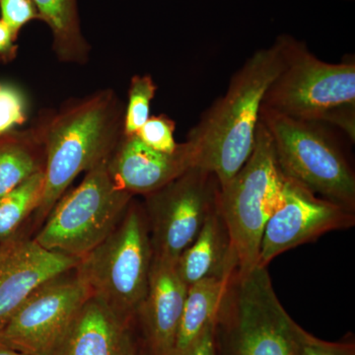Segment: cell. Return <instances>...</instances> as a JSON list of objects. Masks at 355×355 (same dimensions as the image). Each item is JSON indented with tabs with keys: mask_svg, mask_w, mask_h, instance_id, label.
<instances>
[{
	"mask_svg": "<svg viewBox=\"0 0 355 355\" xmlns=\"http://www.w3.org/2000/svg\"><path fill=\"white\" fill-rule=\"evenodd\" d=\"M282 171L319 197L355 212V173L335 133L324 123L261 108Z\"/></svg>",
	"mask_w": 355,
	"mask_h": 355,
	"instance_id": "cell-6",
	"label": "cell"
},
{
	"mask_svg": "<svg viewBox=\"0 0 355 355\" xmlns=\"http://www.w3.org/2000/svg\"><path fill=\"white\" fill-rule=\"evenodd\" d=\"M44 187V170L0 198V243L13 238L33 212H37Z\"/></svg>",
	"mask_w": 355,
	"mask_h": 355,
	"instance_id": "cell-20",
	"label": "cell"
},
{
	"mask_svg": "<svg viewBox=\"0 0 355 355\" xmlns=\"http://www.w3.org/2000/svg\"><path fill=\"white\" fill-rule=\"evenodd\" d=\"M0 19L3 20L16 36L33 20H40L38 9L33 0H0Z\"/></svg>",
	"mask_w": 355,
	"mask_h": 355,
	"instance_id": "cell-24",
	"label": "cell"
},
{
	"mask_svg": "<svg viewBox=\"0 0 355 355\" xmlns=\"http://www.w3.org/2000/svg\"><path fill=\"white\" fill-rule=\"evenodd\" d=\"M232 273L202 279L188 287L173 352L190 347L214 322Z\"/></svg>",
	"mask_w": 355,
	"mask_h": 355,
	"instance_id": "cell-19",
	"label": "cell"
},
{
	"mask_svg": "<svg viewBox=\"0 0 355 355\" xmlns=\"http://www.w3.org/2000/svg\"><path fill=\"white\" fill-rule=\"evenodd\" d=\"M286 183L272 137L260 121L251 155L235 176L220 187L219 195V209L239 270L258 265L266 222L279 205Z\"/></svg>",
	"mask_w": 355,
	"mask_h": 355,
	"instance_id": "cell-7",
	"label": "cell"
},
{
	"mask_svg": "<svg viewBox=\"0 0 355 355\" xmlns=\"http://www.w3.org/2000/svg\"><path fill=\"white\" fill-rule=\"evenodd\" d=\"M170 355H216L214 343V322L203 331L197 342L183 352H174Z\"/></svg>",
	"mask_w": 355,
	"mask_h": 355,
	"instance_id": "cell-27",
	"label": "cell"
},
{
	"mask_svg": "<svg viewBox=\"0 0 355 355\" xmlns=\"http://www.w3.org/2000/svg\"><path fill=\"white\" fill-rule=\"evenodd\" d=\"M108 161L86 172L83 181L60 198L35 241L81 260L113 232L133 196L114 184Z\"/></svg>",
	"mask_w": 355,
	"mask_h": 355,
	"instance_id": "cell-8",
	"label": "cell"
},
{
	"mask_svg": "<svg viewBox=\"0 0 355 355\" xmlns=\"http://www.w3.org/2000/svg\"><path fill=\"white\" fill-rule=\"evenodd\" d=\"M302 355H355L354 336L349 335L338 342H327L305 331Z\"/></svg>",
	"mask_w": 355,
	"mask_h": 355,
	"instance_id": "cell-25",
	"label": "cell"
},
{
	"mask_svg": "<svg viewBox=\"0 0 355 355\" xmlns=\"http://www.w3.org/2000/svg\"><path fill=\"white\" fill-rule=\"evenodd\" d=\"M121 355H142L139 345L133 340L130 336V330L123 340V347H121Z\"/></svg>",
	"mask_w": 355,
	"mask_h": 355,
	"instance_id": "cell-28",
	"label": "cell"
},
{
	"mask_svg": "<svg viewBox=\"0 0 355 355\" xmlns=\"http://www.w3.org/2000/svg\"><path fill=\"white\" fill-rule=\"evenodd\" d=\"M187 292L176 263L153 257L148 289L133 319L141 334L142 355L172 354Z\"/></svg>",
	"mask_w": 355,
	"mask_h": 355,
	"instance_id": "cell-14",
	"label": "cell"
},
{
	"mask_svg": "<svg viewBox=\"0 0 355 355\" xmlns=\"http://www.w3.org/2000/svg\"><path fill=\"white\" fill-rule=\"evenodd\" d=\"M197 149L186 140L172 153L146 146L137 135H123L108 161L114 184L132 196L150 195L197 166Z\"/></svg>",
	"mask_w": 355,
	"mask_h": 355,
	"instance_id": "cell-13",
	"label": "cell"
},
{
	"mask_svg": "<svg viewBox=\"0 0 355 355\" xmlns=\"http://www.w3.org/2000/svg\"><path fill=\"white\" fill-rule=\"evenodd\" d=\"M40 20L50 28L53 49L64 64L88 62L90 44L84 37L77 0H33Z\"/></svg>",
	"mask_w": 355,
	"mask_h": 355,
	"instance_id": "cell-17",
	"label": "cell"
},
{
	"mask_svg": "<svg viewBox=\"0 0 355 355\" xmlns=\"http://www.w3.org/2000/svg\"><path fill=\"white\" fill-rule=\"evenodd\" d=\"M91 297L74 270L33 292L0 330V343L27 355H51Z\"/></svg>",
	"mask_w": 355,
	"mask_h": 355,
	"instance_id": "cell-10",
	"label": "cell"
},
{
	"mask_svg": "<svg viewBox=\"0 0 355 355\" xmlns=\"http://www.w3.org/2000/svg\"><path fill=\"white\" fill-rule=\"evenodd\" d=\"M41 127L0 135V198L44 170Z\"/></svg>",
	"mask_w": 355,
	"mask_h": 355,
	"instance_id": "cell-18",
	"label": "cell"
},
{
	"mask_svg": "<svg viewBox=\"0 0 355 355\" xmlns=\"http://www.w3.org/2000/svg\"><path fill=\"white\" fill-rule=\"evenodd\" d=\"M128 330L108 307L90 297L51 355H121Z\"/></svg>",
	"mask_w": 355,
	"mask_h": 355,
	"instance_id": "cell-15",
	"label": "cell"
},
{
	"mask_svg": "<svg viewBox=\"0 0 355 355\" xmlns=\"http://www.w3.org/2000/svg\"><path fill=\"white\" fill-rule=\"evenodd\" d=\"M284 65L266 90L261 108L342 130L355 141V60L330 64L289 35L275 40Z\"/></svg>",
	"mask_w": 355,
	"mask_h": 355,
	"instance_id": "cell-3",
	"label": "cell"
},
{
	"mask_svg": "<svg viewBox=\"0 0 355 355\" xmlns=\"http://www.w3.org/2000/svg\"><path fill=\"white\" fill-rule=\"evenodd\" d=\"M304 331L280 303L266 266L236 268L214 320L216 355H302Z\"/></svg>",
	"mask_w": 355,
	"mask_h": 355,
	"instance_id": "cell-4",
	"label": "cell"
},
{
	"mask_svg": "<svg viewBox=\"0 0 355 355\" xmlns=\"http://www.w3.org/2000/svg\"><path fill=\"white\" fill-rule=\"evenodd\" d=\"M153 260L144 205L130 202L120 223L76 268L91 297L130 326L148 289Z\"/></svg>",
	"mask_w": 355,
	"mask_h": 355,
	"instance_id": "cell-5",
	"label": "cell"
},
{
	"mask_svg": "<svg viewBox=\"0 0 355 355\" xmlns=\"http://www.w3.org/2000/svg\"><path fill=\"white\" fill-rule=\"evenodd\" d=\"M28 120V102L17 86L0 83V135L13 132Z\"/></svg>",
	"mask_w": 355,
	"mask_h": 355,
	"instance_id": "cell-22",
	"label": "cell"
},
{
	"mask_svg": "<svg viewBox=\"0 0 355 355\" xmlns=\"http://www.w3.org/2000/svg\"><path fill=\"white\" fill-rule=\"evenodd\" d=\"M123 112L113 90L99 91L62 110L41 127L44 153V220L80 173L109 160L123 137Z\"/></svg>",
	"mask_w": 355,
	"mask_h": 355,
	"instance_id": "cell-2",
	"label": "cell"
},
{
	"mask_svg": "<svg viewBox=\"0 0 355 355\" xmlns=\"http://www.w3.org/2000/svg\"><path fill=\"white\" fill-rule=\"evenodd\" d=\"M220 184L214 173L191 168L163 188L146 196L154 258L177 263L217 209Z\"/></svg>",
	"mask_w": 355,
	"mask_h": 355,
	"instance_id": "cell-9",
	"label": "cell"
},
{
	"mask_svg": "<svg viewBox=\"0 0 355 355\" xmlns=\"http://www.w3.org/2000/svg\"><path fill=\"white\" fill-rule=\"evenodd\" d=\"M0 246V330L26 299L50 280L76 270L80 259L50 251L35 239L11 238Z\"/></svg>",
	"mask_w": 355,
	"mask_h": 355,
	"instance_id": "cell-12",
	"label": "cell"
},
{
	"mask_svg": "<svg viewBox=\"0 0 355 355\" xmlns=\"http://www.w3.org/2000/svg\"><path fill=\"white\" fill-rule=\"evenodd\" d=\"M157 85L150 76H135L128 88V106L123 112V135H133L148 120L150 104Z\"/></svg>",
	"mask_w": 355,
	"mask_h": 355,
	"instance_id": "cell-21",
	"label": "cell"
},
{
	"mask_svg": "<svg viewBox=\"0 0 355 355\" xmlns=\"http://www.w3.org/2000/svg\"><path fill=\"white\" fill-rule=\"evenodd\" d=\"M17 39L11 28L0 19V62L7 64L15 60L18 53Z\"/></svg>",
	"mask_w": 355,
	"mask_h": 355,
	"instance_id": "cell-26",
	"label": "cell"
},
{
	"mask_svg": "<svg viewBox=\"0 0 355 355\" xmlns=\"http://www.w3.org/2000/svg\"><path fill=\"white\" fill-rule=\"evenodd\" d=\"M176 268L187 286L209 277H222L238 268L220 209L212 212L197 238L179 257Z\"/></svg>",
	"mask_w": 355,
	"mask_h": 355,
	"instance_id": "cell-16",
	"label": "cell"
},
{
	"mask_svg": "<svg viewBox=\"0 0 355 355\" xmlns=\"http://www.w3.org/2000/svg\"><path fill=\"white\" fill-rule=\"evenodd\" d=\"M284 65L277 41L254 51L231 78L227 91L202 114L187 140L197 166L214 173L220 187L235 176L253 151L263 97Z\"/></svg>",
	"mask_w": 355,
	"mask_h": 355,
	"instance_id": "cell-1",
	"label": "cell"
},
{
	"mask_svg": "<svg viewBox=\"0 0 355 355\" xmlns=\"http://www.w3.org/2000/svg\"><path fill=\"white\" fill-rule=\"evenodd\" d=\"M355 225V212L315 195L287 178L279 205L266 222L258 265L268 263L284 252L314 241L331 231Z\"/></svg>",
	"mask_w": 355,
	"mask_h": 355,
	"instance_id": "cell-11",
	"label": "cell"
},
{
	"mask_svg": "<svg viewBox=\"0 0 355 355\" xmlns=\"http://www.w3.org/2000/svg\"><path fill=\"white\" fill-rule=\"evenodd\" d=\"M0 355H27L0 343Z\"/></svg>",
	"mask_w": 355,
	"mask_h": 355,
	"instance_id": "cell-29",
	"label": "cell"
},
{
	"mask_svg": "<svg viewBox=\"0 0 355 355\" xmlns=\"http://www.w3.org/2000/svg\"><path fill=\"white\" fill-rule=\"evenodd\" d=\"M176 123L165 114L149 116L146 123L135 133L146 146L160 153H172L178 144L174 139Z\"/></svg>",
	"mask_w": 355,
	"mask_h": 355,
	"instance_id": "cell-23",
	"label": "cell"
}]
</instances>
